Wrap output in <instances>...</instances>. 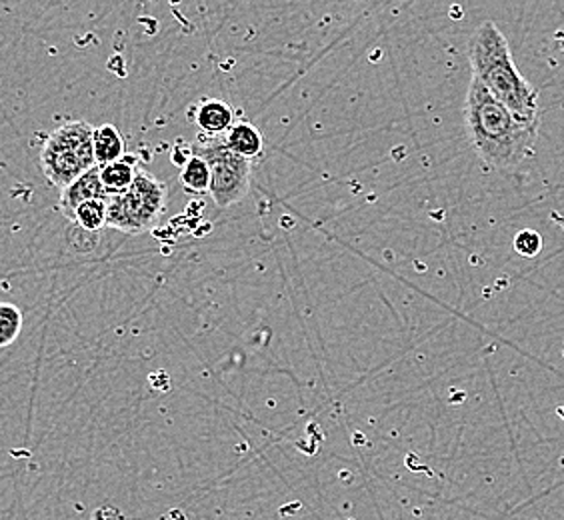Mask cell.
<instances>
[{"label":"cell","instance_id":"8fae6325","mask_svg":"<svg viewBox=\"0 0 564 520\" xmlns=\"http://www.w3.org/2000/svg\"><path fill=\"white\" fill-rule=\"evenodd\" d=\"M181 185L185 186L186 193H191V195H208L210 193V169L203 156H198V154L188 156V161H185L183 171H181Z\"/></svg>","mask_w":564,"mask_h":520},{"label":"cell","instance_id":"30bf717a","mask_svg":"<svg viewBox=\"0 0 564 520\" xmlns=\"http://www.w3.org/2000/svg\"><path fill=\"white\" fill-rule=\"evenodd\" d=\"M93 142H95L97 164L112 163V161H119L124 156V141L115 124L95 127Z\"/></svg>","mask_w":564,"mask_h":520},{"label":"cell","instance_id":"6da1fadb","mask_svg":"<svg viewBox=\"0 0 564 520\" xmlns=\"http://www.w3.org/2000/svg\"><path fill=\"white\" fill-rule=\"evenodd\" d=\"M465 124L478 159L500 171L514 169L529 156L539 129V124L517 119L475 76L465 100Z\"/></svg>","mask_w":564,"mask_h":520},{"label":"cell","instance_id":"3957f363","mask_svg":"<svg viewBox=\"0 0 564 520\" xmlns=\"http://www.w3.org/2000/svg\"><path fill=\"white\" fill-rule=\"evenodd\" d=\"M95 127L85 120H73L53 130L41 151V169L51 185L65 188L80 174L97 164Z\"/></svg>","mask_w":564,"mask_h":520},{"label":"cell","instance_id":"4fadbf2b","mask_svg":"<svg viewBox=\"0 0 564 520\" xmlns=\"http://www.w3.org/2000/svg\"><path fill=\"white\" fill-rule=\"evenodd\" d=\"M22 313L19 306L12 303H0V348L11 347L12 343L21 336Z\"/></svg>","mask_w":564,"mask_h":520},{"label":"cell","instance_id":"8992f818","mask_svg":"<svg viewBox=\"0 0 564 520\" xmlns=\"http://www.w3.org/2000/svg\"><path fill=\"white\" fill-rule=\"evenodd\" d=\"M105 196H107V191L100 183V169H98V164H95L93 169H88L87 173L80 174L76 181L61 191L58 208L70 220L75 215L76 206L83 205L90 198H105Z\"/></svg>","mask_w":564,"mask_h":520},{"label":"cell","instance_id":"ba28073f","mask_svg":"<svg viewBox=\"0 0 564 520\" xmlns=\"http://www.w3.org/2000/svg\"><path fill=\"white\" fill-rule=\"evenodd\" d=\"M225 142L228 149L237 152L245 159H254L261 154L264 149V139H262L261 130L257 129L250 122H235L225 134Z\"/></svg>","mask_w":564,"mask_h":520},{"label":"cell","instance_id":"52a82bcc","mask_svg":"<svg viewBox=\"0 0 564 520\" xmlns=\"http://www.w3.org/2000/svg\"><path fill=\"white\" fill-rule=\"evenodd\" d=\"M196 124L208 137H223L235 124V112L220 98H207L196 109Z\"/></svg>","mask_w":564,"mask_h":520},{"label":"cell","instance_id":"7a4b0ae2","mask_svg":"<svg viewBox=\"0 0 564 520\" xmlns=\"http://www.w3.org/2000/svg\"><path fill=\"white\" fill-rule=\"evenodd\" d=\"M468 58L473 76L492 97L522 122L539 124V95L517 68L509 41L495 22L485 21L475 31L468 43Z\"/></svg>","mask_w":564,"mask_h":520},{"label":"cell","instance_id":"5bb4252c","mask_svg":"<svg viewBox=\"0 0 564 520\" xmlns=\"http://www.w3.org/2000/svg\"><path fill=\"white\" fill-rule=\"evenodd\" d=\"M541 249H543V237L539 232H534V230H521L514 237V250L521 257L532 259V257H536L541 252Z\"/></svg>","mask_w":564,"mask_h":520},{"label":"cell","instance_id":"277c9868","mask_svg":"<svg viewBox=\"0 0 564 520\" xmlns=\"http://www.w3.org/2000/svg\"><path fill=\"white\" fill-rule=\"evenodd\" d=\"M166 201L169 193L163 181L139 169L124 193L107 195V227L127 235L147 232L163 217Z\"/></svg>","mask_w":564,"mask_h":520},{"label":"cell","instance_id":"9c48e42d","mask_svg":"<svg viewBox=\"0 0 564 520\" xmlns=\"http://www.w3.org/2000/svg\"><path fill=\"white\" fill-rule=\"evenodd\" d=\"M98 169H100V183L105 186L107 195L124 193L132 185L137 171H139L132 156H127V159L122 156L112 163L98 164Z\"/></svg>","mask_w":564,"mask_h":520},{"label":"cell","instance_id":"5b68a950","mask_svg":"<svg viewBox=\"0 0 564 520\" xmlns=\"http://www.w3.org/2000/svg\"><path fill=\"white\" fill-rule=\"evenodd\" d=\"M193 154L203 156L210 169V193L218 208L237 205L249 195L250 166L249 159L230 151L225 137L203 134V141L193 142Z\"/></svg>","mask_w":564,"mask_h":520},{"label":"cell","instance_id":"7c38bea8","mask_svg":"<svg viewBox=\"0 0 564 520\" xmlns=\"http://www.w3.org/2000/svg\"><path fill=\"white\" fill-rule=\"evenodd\" d=\"M70 223H75L76 227H80L87 232H97L100 228L107 227V196L90 198L83 205L76 206Z\"/></svg>","mask_w":564,"mask_h":520}]
</instances>
